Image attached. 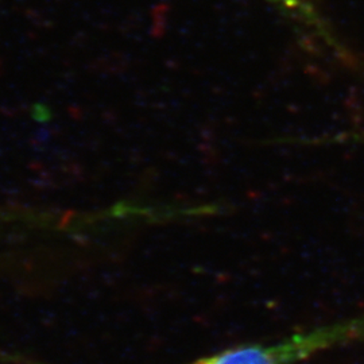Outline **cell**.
I'll return each mask as SVG.
<instances>
[{
  "mask_svg": "<svg viewBox=\"0 0 364 364\" xmlns=\"http://www.w3.org/2000/svg\"><path fill=\"white\" fill-rule=\"evenodd\" d=\"M364 338V314L316 326L273 343H252L186 364H301L321 352Z\"/></svg>",
  "mask_w": 364,
  "mask_h": 364,
  "instance_id": "6da1fadb",
  "label": "cell"
},
{
  "mask_svg": "<svg viewBox=\"0 0 364 364\" xmlns=\"http://www.w3.org/2000/svg\"><path fill=\"white\" fill-rule=\"evenodd\" d=\"M270 1H273L274 4H277L278 7L287 10L290 15L308 21L309 23L314 19L312 10L309 9V6H306L304 0H270Z\"/></svg>",
  "mask_w": 364,
  "mask_h": 364,
  "instance_id": "7a4b0ae2",
  "label": "cell"
}]
</instances>
